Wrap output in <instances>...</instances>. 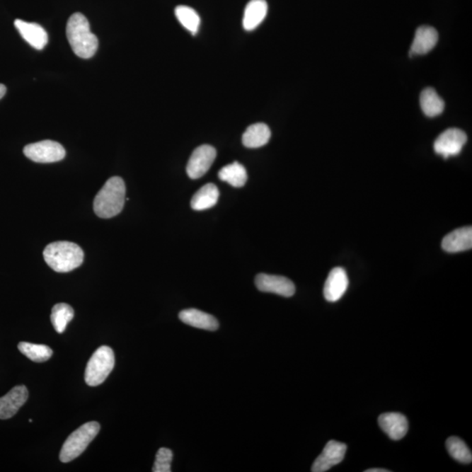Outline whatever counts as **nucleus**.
<instances>
[{
	"instance_id": "aec40b11",
	"label": "nucleus",
	"mask_w": 472,
	"mask_h": 472,
	"mask_svg": "<svg viewBox=\"0 0 472 472\" xmlns=\"http://www.w3.org/2000/svg\"><path fill=\"white\" fill-rule=\"evenodd\" d=\"M270 137L269 126L258 122L248 127L243 136V143L247 148H259L265 146L269 142Z\"/></svg>"
},
{
	"instance_id": "c85d7f7f",
	"label": "nucleus",
	"mask_w": 472,
	"mask_h": 472,
	"mask_svg": "<svg viewBox=\"0 0 472 472\" xmlns=\"http://www.w3.org/2000/svg\"><path fill=\"white\" fill-rule=\"evenodd\" d=\"M389 471L386 470V469H377V468H374V469H369L367 470L366 472H388Z\"/></svg>"
},
{
	"instance_id": "393cba45",
	"label": "nucleus",
	"mask_w": 472,
	"mask_h": 472,
	"mask_svg": "<svg viewBox=\"0 0 472 472\" xmlns=\"http://www.w3.org/2000/svg\"><path fill=\"white\" fill-rule=\"evenodd\" d=\"M175 15L178 21L185 29H188L192 35H195L199 31L200 18L195 10L185 6H178L175 9Z\"/></svg>"
},
{
	"instance_id": "9d476101",
	"label": "nucleus",
	"mask_w": 472,
	"mask_h": 472,
	"mask_svg": "<svg viewBox=\"0 0 472 472\" xmlns=\"http://www.w3.org/2000/svg\"><path fill=\"white\" fill-rule=\"evenodd\" d=\"M347 445L337 441H329L324 451L315 460L311 467L312 472H325L343 461L347 452Z\"/></svg>"
},
{
	"instance_id": "a211bd4d",
	"label": "nucleus",
	"mask_w": 472,
	"mask_h": 472,
	"mask_svg": "<svg viewBox=\"0 0 472 472\" xmlns=\"http://www.w3.org/2000/svg\"><path fill=\"white\" fill-rule=\"evenodd\" d=\"M267 13V4L265 0H251L245 8L243 28L246 31H252L258 27L265 20Z\"/></svg>"
},
{
	"instance_id": "423d86ee",
	"label": "nucleus",
	"mask_w": 472,
	"mask_h": 472,
	"mask_svg": "<svg viewBox=\"0 0 472 472\" xmlns=\"http://www.w3.org/2000/svg\"><path fill=\"white\" fill-rule=\"evenodd\" d=\"M25 157L36 163H54L65 158L66 151L61 144L52 140L28 144L24 148Z\"/></svg>"
},
{
	"instance_id": "ddd939ff",
	"label": "nucleus",
	"mask_w": 472,
	"mask_h": 472,
	"mask_svg": "<svg viewBox=\"0 0 472 472\" xmlns=\"http://www.w3.org/2000/svg\"><path fill=\"white\" fill-rule=\"evenodd\" d=\"M14 25L22 38L35 50H42L47 46L48 36L46 30L42 25L21 20L15 21Z\"/></svg>"
},
{
	"instance_id": "412c9836",
	"label": "nucleus",
	"mask_w": 472,
	"mask_h": 472,
	"mask_svg": "<svg viewBox=\"0 0 472 472\" xmlns=\"http://www.w3.org/2000/svg\"><path fill=\"white\" fill-rule=\"evenodd\" d=\"M420 103L423 113L430 117L439 116L443 113L445 106L444 100L432 88H427L422 92Z\"/></svg>"
},
{
	"instance_id": "f3484780",
	"label": "nucleus",
	"mask_w": 472,
	"mask_h": 472,
	"mask_svg": "<svg viewBox=\"0 0 472 472\" xmlns=\"http://www.w3.org/2000/svg\"><path fill=\"white\" fill-rule=\"evenodd\" d=\"M178 318L185 324L195 328L215 330L218 329L217 319L210 314L196 309H188L180 312Z\"/></svg>"
},
{
	"instance_id": "f03ea898",
	"label": "nucleus",
	"mask_w": 472,
	"mask_h": 472,
	"mask_svg": "<svg viewBox=\"0 0 472 472\" xmlns=\"http://www.w3.org/2000/svg\"><path fill=\"white\" fill-rule=\"evenodd\" d=\"M43 256L45 262L52 270L59 273H67L83 265L84 253L76 243L55 241L47 245Z\"/></svg>"
},
{
	"instance_id": "4be33fe9",
	"label": "nucleus",
	"mask_w": 472,
	"mask_h": 472,
	"mask_svg": "<svg viewBox=\"0 0 472 472\" xmlns=\"http://www.w3.org/2000/svg\"><path fill=\"white\" fill-rule=\"evenodd\" d=\"M221 180L226 182L234 188L243 187L248 180L247 171L240 163L234 162L221 169L218 173Z\"/></svg>"
},
{
	"instance_id": "6e6552de",
	"label": "nucleus",
	"mask_w": 472,
	"mask_h": 472,
	"mask_svg": "<svg viewBox=\"0 0 472 472\" xmlns=\"http://www.w3.org/2000/svg\"><path fill=\"white\" fill-rule=\"evenodd\" d=\"M217 158V150L208 144H203L193 151L187 166V173L192 180L202 178L205 175L207 171Z\"/></svg>"
},
{
	"instance_id": "bb28decb",
	"label": "nucleus",
	"mask_w": 472,
	"mask_h": 472,
	"mask_svg": "<svg viewBox=\"0 0 472 472\" xmlns=\"http://www.w3.org/2000/svg\"><path fill=\"white\" fill-rule=\"evenodd\" d=\"M173 459V451L167 448H161L159 449L152 471L154 472H170L171 464Z\"/></svg>"
},
{
	"instance_id": "9b49d317",
	"label": "nucleus",
	"mask_w": 472,
	"mask_h": 472,
	"mask_svg": "<svg viewBox=\"0 0 472 472\" xmlns=\"http://www.w3.org/2000/svg\"><path fill=\"white\" fill-rule=\"evenodd\" d=\"M28 399V390L24 385L16 386L0 398V419L12 418Z\"/></svg>"
},
{
	"instance_id": "2eb2a0df",
	"label": "nucleus",
	"mask_w": 472,
	"mask_h": 472,
	"mask_svg": "<svg viewBox=\"0 0 472 472\" xmlns=\"http://www.w3.org/2000/svg\"><path fill=\"white\" fill-rule=\"evenodd\" d=\"M442 248L448 253H459L472 248V228L466 226L454 230L444 238Z\"/></svg>"
},
{
	"instance_id": "f257e3e1",
	"label": "nucleus",
	"mask_w": 472,
	"mask_h": 472,
	"mask_svg": "<svg viewBox=\"0 0 472 472\" xmlns=\"http://www.w3.org/2000/svg\"><path fill=\"white\" fill-rule=\"evenodd\" d=\"M67 37L74 53L83 59L94 57L98 48V40L91 31L87 18L76 13L69 18L66 29Z\"/></svg>"
},
{
	"instance_id": "5701e85b",
	"label": "nucleus",
	"mask_w": 472,
	"mask_h": 472,
	"mask_svg": "<svg viewBox=\"0 0 472 472\" xmlns=\"http://www.w3.org/2000/svg\"><path fill=\"white\" fill-rule=\"evenodd\" d=\"M18 350L22 355L28 357L32 362L42 363L47 362L53 355V350L47 345L21 342L18 345Z\"/></svg>"
},
{
	"instance_id": "dca6fc26",
	"label": "nucleus",
	"mask_w": 472,
	"mask_h": 472,
	"mask_svg": "<svg viewBox=\"0 0 472 472\" xmlns=\"http://www.w3.org/2000/svg\"><path fill=\"white\" fill-rule=\"evenodd\" d=\"M438 42V33L429 25H422L416 30L415 39L412 43L410 54H426L433 50Z\"/></svg>"
},
{
	"instance_id": "39448f33",
	"label": "nucleus",
	"mask_w": 472,
	"mask_h": 472,
	"mask_svg": "<svg viewBox=\"0 0 472 472\" xmlns=\"http://www.w3.org/2000/svg\"><path fill=\"white\" fill-rule=\"evenodd\" d=\"M115 366V355L106 345L99 347L91 356L85 371V381L88 386H96L105 381Z\"/></svg>"
},
{
	"instance_id": "6ab92c4d",
	"label": "nucleus",
	"mask_w": 472,
	"mask_h": 472,
	"mask_svg": "<svg viewBox=\"0 0 472 472\" xmlns=\"http://www.w3.org/2000/svg\"><path fill=\"white\" fill-rule=\"evenodd\" d=\"M219 195L220 192L217 185L212 183L207 184L192 196L191 207L196 211L209 209L217 205Z\"/></svg>"
},
{
	"instance_id": "cd10ccee",
	"label": "nucleus",
	"mask_w": 472,
	"mask_h": 472,
	"mask_svg": "<svg viewBox=\"0 0 472 472\" xmlns=\"http://www.w3.org/2000/svg\"><path fill=\"white\" fill-rule=\"evenodd\" d=\"M6 87L5 85L0 84V99L4 98V96L6 95Z\"/></svg>"
},
{
	"instance_id": "f8f14e48",
	"label": "nucleus",
	"mask_w": 472,
	"mask_h": 472,
	"mask_svg": "<svg viewBox=\"0 0 472 472\" xmlns=\"http://www.w3.org/2000/svg\"><path fill=\"white\" fill-rule=\"evenodd\" d=\"M349 280L343 267H337L330 271L327 277L324 296L328 302H337L344 296L348 288Z\"/></svg>"
},
{
	"instance_id": "1a4fd4ad",
	"label": "nucleus",
	"mask_w": 472,
	"mask_h": 472,
	"mask_svg": "<svg viewBox=\"0 0 472 472\" xmlns=\"http://www.w3.org/2000/svg\"><path fill=\"white\" fill-rule=\"evenodd\" d=\"M255 285L259 291L275 293L285 297H292L296 292L294 284L289 278L274 275H258Z\"/></svg>"
},
{
	"instance_id": "20e7f679",
	"label": "nucleus",
	"mask_w": 472,
	"mask_h": 472,
	"mask_svg": "<svg viewBox=\"0 0 472 472\" xmlns=\"http://www.w3.org/2000/svg\"><path fill=\"white\" fill-rule=\"evenodd\" d=\"M100 425L98 422H89L81 425L67 438L59 452V460L69 463L83 454L95 437L98 436Z\"/></svg>"
},
{
	"instance_id": "0eeeda50",
	"label": "nucleus",
	"mask_w": 472,
	"mask_h": 472,
	"mask_svg": "<svg viewBox=\"0 0 472 472\" xmlns=\"http://www.w3.org/2000/svg\"><path fill=\"white\" fill-rule=\"evenodd\" d=\"M467 142V135L462 129L452 128L446 129L434 141V150L444 159L460 154Z\"/></svg>"
},
{
	"instance_id": "b1692460",
	"label": "nucleus",
	"mask_w": 472,
	"mask_h": 472,
	"mask_svg": "<svg viewBox=\"0 0 472 472\" xmlns=\"http://www.w3.org/2000/svg\"><path fill=\"white\" fill-rule=\"evenodd\" d=\"M73 308L67 304H57L52 309L51 321L58 333H63L74 318Z\"/></svg>"
},
{
	"instance_id": "a878e982",
	"label": "nucleus",
	"mask_w": 472,
	"mask_h": 472,
	"mask_svg": "<svg viewBox=\"0 0 472 472\" xmlns=\"http://www.w3.org/2000/svg\"><path fill=\"white\" fill-rule=\"evenodd\" d=\"M446 448L453 459L462 464H471L472 461L471 451L469 447L460 438L449 437L446 441Z\"/></svg>"
},
{
	"instance_id": "7ed1b4c3",
	"label": "nucleus",
	"mask_w": 472,
	"mask_h": 472,
	"mask_svg": "<svg viewBox=\"0 0 472 472\" xmlns=\"http://www.w3.org/2000/svg\"><path fill=\"white\" fill-rule=\"evenodd\" d=\"M126 188L120 177L109 178L94 200V211L98 217L109 219L120 214L125 202Z\"/></svg>"
},
{
	"instance_id": "4468645a",
	"label": "nucleus",
	"mask_w": 472,
	"mask_h": 472,
	"mask_svg": "<svg viewBox=\"0 0 472 472\" xmlns=\"http://www.w3.org/2000/svg\"><path fill=\"white\" fill-rule=\"evenodd\" d=\"M379 425L392 440L398 441L406 436L408 430V420L400 413H385L380 415Z\"/></svg>"
}]
</instances>
